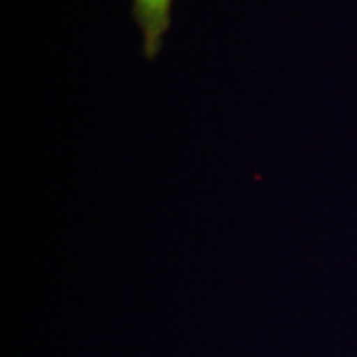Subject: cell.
<instances>
[{
	"instance_id": "1",
	"label": "cell",
	"mask_w": 357,
	"mask_h": 357,
	"mask_svg": "<svg viewBox=\"0 0 357 357\" xmlns=\"http://www.w3.org/2000/svg\"><path fill=\"white\" fill-rule=\"evenodd\" d=\"M171 2L173 0H133L135 20L143 34V50L149 60L159 54L171 24Z\"/></svg>"
}]
</instances>
